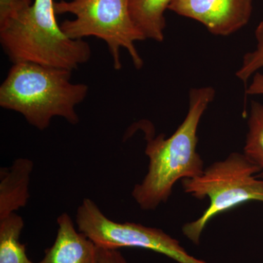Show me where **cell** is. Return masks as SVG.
Masks as SVG:
<instances>
[{
    "label": "cell",
    "instance_id": "8992f818",
    "mask_svg": "<svg viewBox=\"0 0 263 263\" xmlns=\"http://www.w3.org/2000/svg\"><path fill=\"white\" fill-rule=\"evenodd\" d=\"M76 222L77 229L100 248L145 249L164 254L178 263H208L190 255L179 240L162 230L108 219L91 199H84L78 208Z\"/></svg>",
    "mask_w": 263,
    "mask_h": 263
},
{
    "label": "cell",
    "instance_id": "277c9868",
    "mask_svg": "<svg viewBox=\"0 0 263 263\" xmlns=\"http://www.w3.org/2000/svg\"><path fill=\"white\" fill-rule=\"evenodd\" d=\"M262 171L245 154H230L224 160L211 164L200 176L182 180L185 193L210 204L197 220L186 223L183 234L195 245L200 243L205 226L213 218L249 201L263 202Z\"/></svg>",
    "mask_w": 263,
    "mask_h": 263
},
{
    "label": "cell",
    "instance_id": "30bf717a",
    "mask_svg": "<svg viewBox=\"0 0 263 263\" xmlns=\"http://www.w3.org/2000/svg\"><path fill=\"white\" fill-rule=\"evenodd\" d=\"M173 0H130L132 18L146 39L164 41V12Z\"/></svg>",
    "mask_w": 263,
    "mask_h": 263
},
{
    "label": "cell",
    "instance_id": "9c48e42d",
    "mask_svg": "<svg viewBox=\"0 0 263 263\" xmlns=\"http://www.w3.org/2000/svg\"><path fill=\"white\" fill-rule=\"evenodd\" d=\"M33 167L32 160L18 158L10 167L0 170V219L27 205Z\"/></svg>",
    "mask_w": 263,
    "mask_h": 263
},
{
    "label": "cell",
    "instance_id": "3957f363",
    "mask_svg": "<svg viewBox=\"0 0 263 263\" xmlns=\"http://www.w3.org/2000/svg\"><path fill=\"white\" fill-rule=\"evenodd\" d=\"M54 4L53 0H34L0 24V43L13 64L28 62L72 72L89 61L91 46L63 32Z\"/></svg>",
    "mask_w": 263,
    "mask_h": 263
},
{
    "label": "cell",
    "instance_id": "7a4b0ae2",
    "mask_svg": "<svg viewBox=\"0 0 263 263\" xmlns=\"http://www.w3.org/2000/svg\"><path fill=\"white\" fill-rule=\"evenodd\" d=\"M72 71L20 62L13 64L0 86V106L22 114L40 130L55 117L79 122L76 107L86 99L87 85L71 82Z\"/></svg>",
    "mask_w": 263,
    "mask_h": 263
},
{
    "label": "cell",
    "instance_id": "ba28073f",
    "mask_svg": "<svg viewBox=\"0 0 263 263\" xmlns=\"http://www.w3.org/2000/svg\"><path fill=\"white\" fill-rule=\"evenodd\" d=\"M58 231L54 243L45 251L38 263H99V247L76 229L67 213L57 218Z\"/></svg>",
    "mask_w": 263,
    "mask_h": 263
},
{
    "label": "cell",
    "instance_id": "7c38bea8",
    "mask_svg": "<svg viewBox=\"0 0 263 263\" xmlns=\"http://www.w3.org/2000/svg\"><path fill=\"white\" fill-rule=\"evenodd\" d=\"M243 154L263 170V105L257 101L251 103Z\"/></svg>",
    "mask_w": 263,
    "mask_h": 263
},
{
    "label": "cell",
    "instance_id": "e0dca14e",
    "mask_svg": "<svg viewBox=\"0 0 263 263\" xmlns=\"http://www.w3.org/2000/svg\"><path fill=\"white\" fill-rule=\"evenodd\" d=\"M259 177L262 178V179H263V173H262V174L261 175V176H259Z\"/></svg>",
    "mask_w": 263,
    "mask_h": 263
},
{
    "label": "cell",
    "instance_id": "6da1fadb",
    "mask_svg": "<svg viewBox=\"0 0 263 263\" xmlns=\"http://www.w3.org/2000/svg\"><path fill=\"white\" fill-rule=\"evenodd\" d=\"M215 95L211 86L190 90L187 115L169 138H165L164 134L154 138L152 123L145 120L138 123V127L145 134V154L149 160L148 173L132 192L142 210H155L167 201L178 181L203 173V161L197 152V128Z\"/></svg>",
    "mask_w": 263,
    "mask_h": 263
},
{
    "label": "cell",
    "instance_id": "9a60e30c",
    "mask_svg": "<svg viewBox=\"0 0 263 263\" xmlns=\"http://www.w3.org/2000/svg\"><path fill=\"white\" fill-rule=\"evenodd\" d=\"M99 263H128L119 249H107L99 247Z\"/></svg>",
    "mask_w": 263,
    "mask_h": 263
},
{
    "label": "cell",
    "instance_id": "2e32d148",
    "mask_svg": "<svg viewBox=\"0 0 263 263\" xmlns=\"http://www.w3.org/2000/svg\"><path fill=\"white\" fill-rule=\"evenodd\" d=\"M246 94L248 95H263V75L257 72L254 74L252 83L246 90Z\"/></svg>",
    "mask_w": 263,
    "mask_h": 263
},
{
    "label": "cell",
    "instance_id": "52a82bcc",
    "mask_svg": "<svg viewBox=\"0 0 263 263\" xmlns=\"http://www.w3.org/2000/svg\"><path fill=\"white\" fill-rule=\"evenodd\" d=\"M253 0H173L168 10L197 21L215 35L228 36L248 24Z\"/></svg>",
    "mask_w": 263,
    "mask_h": 263
},
{
    "label": "cell",
    "instance_id": "5bb4252c",
    "mask_svg": "<svg viewBox=\"0 0 263 263\" xmlns=\"http://www.w3.org/2000/svg\"><path fill=\"white\" fill-rule=\"evenodd\" d=\"M34 0H0V24L27 9Z\"/></svg>",
    "mask_w": 263,
    "mask_h": 263
},
{
    "label": "cell",
    "instance_id": "8fae6325",
    "mask_svg": "<svg viewBox=\"0 0 263 263\" xmlns=\"http://www.w3.org/2000/svg\"><path fill=\"white\" fill-rule=\"evenodd\" d=\"M24 226L22 216L15 212L0 219V263H34L20 241Z\"/></svg>",
    "mask_w": 263,
    "mask_h": 263
},
{
    "label": "cell",
    "instance_id": "5b68a950",
    "mask_svg": "<svg viewBox=\"0 0 263 263\" xmlns=\"http://www.w3.org/2000/svg\"><path fill=\"white\" fill-rule=\"evenodd\" d=\"M130 0H61L54 4L57 15L70 13L72 20L60 25L72 39L95 37L103 40L113 60L115 70L122 69L120 50H127L133 65L139 70L143 61L136 48L146 37L136 27L129 10Z\"/></svg>",
    "mask_w": 263,
    "mask_h": 263
},
{
    "label": "cell",
    "instance_id": "4fadbf2b",
    "mask_svg": "<svg viewBox=\"0 0 263 263\" xmlns=\"http://www.w3.org/2000/svg\"><path fill=\"white\" fill-rule=\"evenodd\" d=\"M255 37L257 48L254 51L246 53L241 67L236 72L237 78L245 84L249 78L263 67V21L256 28Z\"/></svg>",
    "mask_w": 263,
    "mask_h": 263
}]
</instances>
